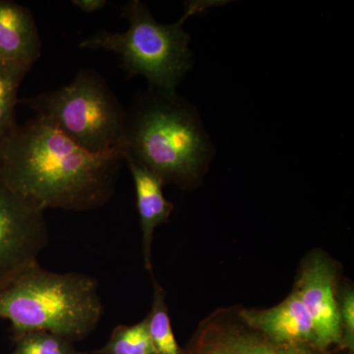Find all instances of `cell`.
Wrapping results in <instances>:
<instances>
[{
    "label": "cell",
    "instance_id": "1",
    "mask_svg": "<svg viewBox=\"0 0 354 354\" xmlns=\"http://www.w3.org/2000/svg\"><path fill=\"white\" fill-rule=\"evenodd\" d=\"M123 162L122 152H88L36 115L0 147V179L43 211H91L113 196Z\"/></svg>",
    "mask_w": 354,
    "mask_h": 354
},
{
    "label": "cell",
    "instance_id": "16",
    "mask_svg": "<svg viewBox=\"0 0 354 354\" xmlns=\"http://www.w3.org/2000/svg\"><path fill=\"white\" fill-rule=\"evenodd\" d=\"M342 339L339 351L353 354L354 351V292L353 288H346L337 299Z\"/></svg>",
    "mask_w": 354,
    "mask_h": 354
},
{
    "label": "cell",
    "instance_id": "11",
    "mask_svg": "<svg viewBox=\"0 0 354 354\" xmlns=\"http://www.w3.org/2000/svg\"><path fill=\"white\" fill-rule=\"evenodd\" d=\"M134 181L137 209L142 230L144 265L152 271V243L156 228L167 223L174 211V205L165 197L164 181L136 160L123 156Z\"/></svg>",
    "mask_w": 354,
    "mask_h": 354
},
{
    "label": "cell",
    "instance_id": "2",
    "mask_svg": "<svg viewBox=\"0 0 354 354\" xmlns=\"http://www.w3.org/2000/svg\"><path fill=\"white\" fill-rule=\"evenodd\" d=\"M212 155L199 116L176 93L149 90L137 95L127 111L123 156L143 165L165 184L194 185Z\"/></svg>",
    "mask_w": 354,
    "mask_h": 354
},
{
    "label": "cell",
    "instance_id": "3",
    "mask_svg": "<svg viewBox=\"0 0 354 354\" xmlns=\"http://www.w3.org/2000/svg\"><path fill=\"white\" fill-rule=\"evenodd\" d=\"M102 304L97 281L78 272H55L36 264L0 290V320L12 339L31 332L53 333L75 342L97 328Z\"/></svg>",
    "mask_w": 354,
    "mask_h": 354
},
{
    "label": "cell",
    "instance_id": "5",
    "mask_svg": "<svg viewBox=\"0 0 354 354\" xmlns=\"http://www.w3.org/2000/svg\"><path fill=\"white\" fill-rule=\"evenodd\" d=\"M84 150L122 152L127 111L106 79L82 68L71 82L18 101Z\"/></svg>",
    "mask_w": 354,
    "mask_h": 354
},
{
    "label": "cell",
    "instance_id": "9",
    "mask_svg": "<svg viewBox=\"0 0 354 354\" xmlns=\"http://www.w3.org/2000/svg\"><path fill=\"white\" fill-rule=\"evenodd\" d=\"M239 317L247 327L276 344L316 346L311 319L295 290L277 306L241 310Z\"/></svg>",
    "mask_w": 354,
    "mask_h": 354
},
{
    "label": "cell",
    "instance_id": "4",
    "mask_svg": "<svg viewBox=\"0 0 354 354\" xmlns=\"http://www.w3.org/2000/svg\"><path fill=\"white\" fill-rule=\"evenodd\" d=\"M223 1H190L183 17L174 24H160L140 0L128 1L121 8L127 31H101L84 39L79 46L86 50L111 51L120 57L128 76H142L149 90L176 93L192 65L186 20Z\"/></svg>",
    "mask_w": 354,
    "mask_h": 354
},
{
    "label": "cell",
    "instance_id": "17",
    "mask_svg": "<svg viewBox=\"0 0 354 354\" xmlns=\"http://www.w3.org/2000/svg\"><path fill=\"white\" fill-rule=\"evenodd\" d=\"M72 4L85 13H94L108 6L106 0H73Z\"/></svg>",
    "mask_w": 354,
    "mask_h": 354
},
{
    "label": "cell",
    "instance_id": "15",
    "mask_svg": "<svg viewBox=\"0 0 354 354\" xmlns=\"http://www.w3.org/2000/svg\"><path fill=\"white\" fill-rule=\"evenodd\" d=\"M13 341L15 348L8 354H82L73 342L53 333H27Z\"/></svg>",
    "mask_w": 354,
    "mask_h": 354
},
{
    "label": "cell",
    "instance_id": "10",
    "mask_svg": "<svg viewBox=\"0 0 354 354\" xmlns=\"http://www.w3.org/2000/svg\"><path fill=\"white\" fill-rule=\"evenodd\" d=\"M41 36L28 7L0 0V64L30 71L41 55Z\"/></svg>",
    "mask_w": 354,
    "mask_h": 354
},
{
    "label": "cell",
    "instance_id": "6",
    "mask_svg": "<svg viewBox=\"0 0 354 354\" xmlns=\"http://www.w3.org/2000/svg\"><path fill=\"white\" fill-rule=\"evenodd\" d=\"M44 213L0 179V290L38 264L48 241Z\"/></svg>",
    "mask_w": 354,
    "mask_h": 354
},
{
    "label": "cell",
    "instance_id": "7",
    "mask_svg": "<svg viewBox=\"0 0 354 354\" xmlns=\"http://www.w3.org/2000/svg\"><path fill=\"white\" fill-rule=\"evenodd\" d=\"M295 291L308 312L316 346L330 349L341 344L339 304L335 297V270L329 258L323 254H312L302 266Z\"/></svg>",
    "mask_w": 354,
    "mask_h": 354
},
{
    "label": "cell",
    "instance_id": "12",
    "mask_svg": "<svg viewBox=\"0 0 354 354\" xmlns=\"http://www.w3.org/2000/svg\"><path fill=\"white\" fill-rule=\"evenodd\" d=\"M149 334L157 354H185L179 346L172 330L169 315L165 293L157 281L153 279V297L152 309L146 317Z\"/></svg>",
    "mask_w": 354,
    "mask_h": 354
},
{
    "label": "cell",
    "instance_id": "8",
    "mask_svg": "<svg viewBox=\"0 0 354 354\" xmlns=\"http://www.w3.org/2000/svg\"><path fill=\"white\" fill-rule=\"evenodd\" d=\"M185 354H337L313 346L276 344L243 323L211 321L192 337Z\"/></svg>",
    "mask_w": 354,
    "mask_h": 354
},
{
    "label": "cell",
    "instance_id": "13",
    "mask_svg": "<svg viewBox=\"0 0 354 354\" xmlns=\"http://www.w3.org/2000/svg\"><path fill=\"white\" fill-rule=\"evenodd\" d=\"M94 354H157L146 318L134 325L118 326L104 346Z\"/></svg>",
    "mask_w": 354,
    "mask_h": 354
},
{
    "label": "cell",
    "instance_id": "14",
    "mask_svg": "<svg viewBox=\"0 0 354 354\" xmlns=\"http://www.w3.org/2000/svg\"><path fill=\"white\" fill-rule=\"evenodd\" d=\"M26 75L25 72L0 64V147L18 124V90Z\"/></svg>",
    "mask_w": 354,
    "mask_h": 354
}]
</instances>
